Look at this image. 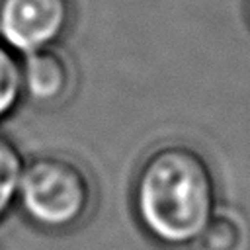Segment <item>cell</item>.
Returning <instances> with one entry per match:
<instances>
[{
    "instance_id": "obj_1",
    "label": "cell",
    "mask_w": 250,
    "mask_h": 250,
    "mask_svg": "<svg viewBox=\"0 0 250 250\" xmlns=\"http://www.w3.org/2000/svg\"><path fill=\"white\" fill-rule=\"evenodd\" d=\"M131 203L141 229L164 248L199 244L217 215V180L209 160L188 143H164L141 162Z\"/></svg>"
},
{
    "instance_id": "obj_2",
    "label": "cell",
    "mask_w": 250,
    "mask_h": 250,
    "mask_svg": "<svg viewBox=\"0 0 250 250\" xmlns=\"http://www.w3.org/2000/svg\"><path fill=\"white\" fill-rule=\"evenodd\" d=\"M20 205L27 219L47 230H66L80 225L94 203L88 172L72 158L41 154L25 162Z\"/></svg>"
},
{
    "instance_id": "obj_3",
    "label": "cell",
    "mask_w": 250,
    "mask_h": 250,
    "mask_svg": "<svg viewBox=\"0 0 250 250\" xmlns=\"http://www.w3.org/2000/svg\"><path fill=\"white\" fill-rule=\"evenodd\" d=\"M72 20V0H0V39L20 57L53 49Z\"/></svg>"
},
{
    "instance_id": "obj_4",
    "label": "cell",
    "mask_w": 250,
    "mask_h": 250,
    "mask_svg": "<svg viewBox=\"0 0 250 250\" xmlns=\"http://www.w3.org/2000/svg\"><path fill=\"white\" fill-rule=\"evenodd\" d=\"M23 96L39 105H55L70 96L72 70L62 51L43 49L21 57Z\"/></svg>"
},
{
    "instance_id": "obj_5",
    "label": "cell",
    "mask_w": 250,
    "mask_h": 250,
    "mask_svg": "<svg viewBox=\"0 0 250 250\" xmlns=\"http://www.w3.org/2000/svg\"><path fill=\"white\" fill-rule=\"evenodd\" d=\"M25 160L18 145L0 133V219L12 209L18 199Z\"/></svg>"
},
{
    "instance_id": "obj_6",
    "label": "cell",
    "mask_w": 250,
    "mask_h": 250,
    "mask_svg": "<svg viewBox=\"0 0 250 250\" xmlns=\"http://www.w3.org/2000/svg\"><path fill=\"white\" fill-rule=\"evenodd\" d=\"M21 98V57L0 39V121L20 105Z\"/></svg>"
},
{
    "instance_id": "obj_7",
    "label": "cell",
    "mask_w": 250,
    "mask_h": 250,
    "mask_svg": "<svg viewBox=\"0 0 250 250\" xmlns=\"http://www.w3.org/2000/svg\"><path fill=\"white\" fill-rule=\"evenodd\" d=\"M201 250H246V227L230 213H217L205 229Z\"/></svg>"
},
{
    "instance_id": "obj_8",
    "label": "cell",
    "mask_w": 250,
    "mask_h": 250,
    "mask_svg": "<svg viewBox=\"0 0 250 250\" xmlns=\"http://www.w3.org/2000/svg\"><path fill=\"white\" fill-rule=\"evenodd\" d=\"M246 16H248V23H250V0H248V6H246Z\"/></svg>"
}]
</instances>
